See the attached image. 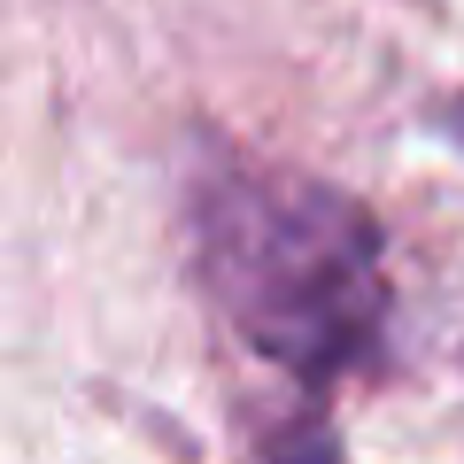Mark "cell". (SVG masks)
Listing matches in <instances>:
<instances>
[{"label": "cell", "mask_w": 464, "mask_h": 464, "mask_svg": "<svg viewBox=\"0 0 464 464\" xmlns=\"http://www.w3.org/2000/svg\"><path fill=\"white\" fill-rule=\"evenodd\" d=\"M209 271L240 310V333L302 372L364 348L380 310L372 232L333 194H232L209 217Z\"/></svg>", "instance_id": "6da1fadb"}, {"label": "cell", "mask_w": 464, "mask_h": 464, "mask_svg": "<svg viewBox=\"0 0 464 464\" xmlns=\"http://www.w3.org/2000/svg\"><path fill=\"white\" fill-rule=\"evenodd\" d=\"M457 132H464V109H457Z\"/></svg>", "instance_id": "7a4b0ae2"}]
</instances>
